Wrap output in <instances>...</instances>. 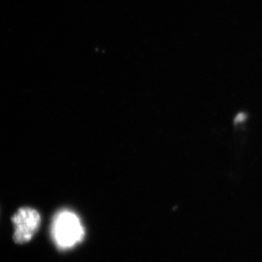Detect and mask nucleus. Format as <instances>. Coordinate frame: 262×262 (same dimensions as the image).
<instances>
[{
  "label": "nucleus",
  "mask_w": 262,
  "mask_h": 262,
  "mask_svg": "<svg viewBox=\"0 0 262 262\" xmlns=\"http://www.w3.org/2000/svg\"><path fill=\"white\" fill-rule=\"evenodd\" d=\"M53 239L58 249L70 250L82 242L85 231L78 215L72 210H62L55 214L51 226Z\"/></svg>",
  "instance_id": "f257e3e1"
},
{
  "label": "nucleus",
  "mask_w": 262,
  "mask_h": 262,
  "mask_svg": "<svg viewBox=\"0 0 262 262\" xmlns=\"http://www.w3.org/2000/svg\"><path fill=\"white\" fill-rule=\"evenodd\" d=\"M15 226L14 240L16 244H25L32 239L40 226L39 213L32 208H20L12 218Z\"/></svg>",
  "instance_id": "f03ea898"
}]
</instances>
